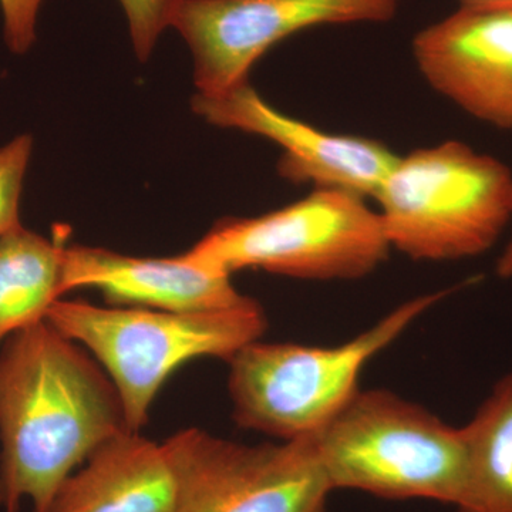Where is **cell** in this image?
I'll return each mask as SVG.
<instances>
[{"label": "cell", "instance_id": "6da1fadb", "mask_svg": "<svg viewBox=\"0 0 512 512\" xmlns=\"http://www.w3.org/2000/svg\"><path fill=\"white\" fill-rule=\"evenodd\" d=\"M79 343L47 320L0 352V480L5 512L52 511L57 491L97 448L127 431L119 393Z\"/></svg>", "mask_w": 512, "mask_h": 512}, {"label": "cell", "instance_id": "7a4b0ae2", "mask_svg": "<svg viewBox=\"0 0 512 512\" xmlns=\"http://www.w3.org/2000/svg\"><path fill=\"white\" fill-rule=\"evenodd\" d=\"M330 490L456 507L467 473L463 427L384 389L359 390L309 436Z\"/></svg>", "mask_w": 512, "mask_h": 512}, {"label": "cell", "instance_id": "3957f363", "mask_svg": "<svg viewBox=\"0 0 512 512\" xmlns=\"http://www.w3.org/2000/svg\"><path fill=\"white\" fill-rule=\"evenodd\" d=\"M47 322L79 343L106 370L123 404L127 429L140 433L151 404L178 367L200 357L231 359L262 339L264 309L255 299L211 312H168L57 299Z\"/></svg>", "mask_w": 512, "mask_h": 512}, {"label": "cell", "instance_id": "277c9868", "mask_svg": "<svg viewBox=\"0 0 512 512\" xmlns=\"http://www.w3.org/2000/svg\"><path fill=\"white\" fill-rule=\"evenodd\" d=\"M390 248L414 261L474 258L512 221V173L461 141L397 157L373 198Z\"/></svg>", "mask_w": 512, "mask_h": 512}, {"label": "cell", "instance_id": "5b68a950", "mask_svg": "<svg viewBox=\"0 0 512 512\" xmlns=\"http://www.w3.org/2000/svg\"><path fill=\"white\" fill-rule=\"evenodd\" d=\"M450 291L402 303L372 328L336 346L268 343L262 339L235 353L228 392L235 423L279 440L322 430L359 393L367 363Z\"/></svg>", "mask_w": 512, "mask_h": 512}, {"label": "cell", "instance_id": "8992f818", "mask_svg": "<svg viewBox=\"0 0 512 512\" xmlns=\"http://www.w3.org/2000/svg\"><path fill=\"white\" fill-rule=\"evenodd\" d=\"M342 188L315 190L268 214L224 218L183 254L232 275L244 269L313 281H352L375 272L390 248L379 212Z\"/></svg>", "mask_w": 512, "mask_h": 512}, {"label": "cell", "instance_id": "52a82bcc", "mask_svg": "<svg viewBox=\"0 0 512 512\" xmlns=\"http://www.w3.org/2000/svg\"><path fill=\"white\" fill-rule=\"evenodd\" d=\"M164 446L175 512H325L333 493L309 437L249 446L191 427Z\"/></svg>", "mask_w": 512, "mask_h": 512}, {"label": "cell", "instance_id": "ba28073f", "mask_svg": "<svg viewBox=\"0 0 512 512\" xmlns=\"http://www.w3.org/2000/svg\"><path fill=\"white\" fill-rule=\"evenodd\" d=\"M406 0H177L170 26L184 37L202 96L248 82L262 56L303 30L387 23Z\"/></svg>", "mask_w": 512, "mask_h": 512}, {"label": "cell", "instance_id": "9c48e42d", "mask_svg": "<svg viewBox=\"0 0 512 512\" xmlns=\"http://www.w3.org/2000/svg\"><path fill=\"white\" fill-rule=\"evenodd\" d=\"M192 110L207 123L274 141L284 151L279 173L293 183L342 188L375 198L397 156L373 138L332 134L276 110L251 84L220 96L195 94Z\"/></svg>", "mask_w": 512, "mask_h": 512}, {"label": "cell", "instance_id": "30bf717a", "mask_svg": "<svg viewBox=\"0 0 512 512\" xmlns=\"http://www.w3.org/2000/svg\"><path fill=\"white\" fill-rule=\"evenodd\" d=\"M424 80L461 110L512 130V9L468 8L414 36Z\"/></svg>", "mask_w": 512, "mask_h": 512}, {"label": "cell", "instance_id": "8fae6325", "mask_svg": "<svg viewBox=\"0 0 512 512\" xmlns=\"http://www.w3.org/2000/svg\"><path fill=\"white\" fill-rule=\"evenodd\" d=\"M92 288L114 306L168 312H211L249 301L231 275L174 258H138L104 248L64 247L62 291Z\"/></svg>", "mask_w": 512, "mask_h": 512}, {"label": "cell", "instance_id": "7c38bea8", "mask_svg": "<svg viewBox=\"0 0 512 512\" xmlns=\"http://www.w3.org/2000/svg\"><path fill=\"white\" fill-rule=\"evenodd\" d=\"M177 501L164 443L127 430L64 481L50 512H175Z\"/></svg>", "mask_w": 512, "mask_h": 512}, {"label": "cell", "instance_id": "4fadbf2b", "mask_svg": "<svg viewBox=\"0 0 512 512\" xmlns=\"http://www.w3.org/2000/svg\"><path fill=\"white\" fill-rule=\"evenodd\" d=\"M467 473L457 512H512V370L463 427Z\"/></svg>", "mask_w": 512, "mask_h": 512}, {"label": "cell", "instance_id": "5bb4252c", "mask_svg": "<svg viewBox=\"0 0 512 512\" xmlns=\"http://www.w3.org/2000/svg\"><path fill=\"white\" fill-rule=\"evenodd\" d=\"M64 245L25 227L0 238V343L62 298Z\"/></svg>", "mask_w": 512, "mask_h": 512}, {"label": "cell", "instance_id": "9a60e30c", "mask_svg": "<svg viewBox=\"0 0 512 512\" xmlns=\"http://www.w3.org/2000/svg\"><path fill=\"white\" fill-rule=\"evenodd\" d=\"M33 153V138L22 134L0 147V238L22 227L20 198Z\"/></svg>", "mask_w": 512, "mask_h": 512}, {"label": "cell", "instance_id": "2e32d148", "mask_svg": "<svg viewBox=\"0 0 512 512\" xmlns=\"http://www.w3.org/2000/svg\"><path fill=\"white\" fill-rule=\"evenodd\" d=\"M126 13L134 52L146 62L157 45L158 37L170 26L177 0H119Z\"/></svg>", "mask_w": 512, "mask_h": 512}, {"label": "cell", "instance_id": "e0dca14e", "mask_svg": "<svg viewBox=\"0 0 512 512\" xmlns=\"http://www.w3.org/2000/svg\"><path fill=\"white\" fill-rule=\"evenodd\" d=\"M43 0H0L3 36L10 52L25 55L36 42L37 15Z\"/></svg>", "mask_w": 512, "mask_h": 512}, {"label": "cell", "instance_id": "ac0fdd59", "mask_svg": "<svg viewBox=\"0 0 512 512\" xmlns=\"http://www.w3.org/2000/svg\"><path fill=\"white\" fill-rule=\"evenodd\" d=\"M495 274L501 279H512V235L505 244L503 252L498 256Z\"/></svg>", "mask_w": 512, "mask_h": 512}, {"label": "cell", "instance_id": "d6986e66", "mask_svg": "<svg viewBox=\"0 0 512 512\" xmlns=\"http://www.w3.org/2000/svg\"><path fill=\"white\" fill-rule=\"evenodd\" d=\"M458 3L468 8L512 9V0H458Z\"/></svg>", "mask_w": 512, "mask_h": 512}, {"label": "cell", "instance_id": "ffe728a7", "mask_svg": "<svg viewBox=\"0 0 512 512\" xmlns=\"http://www.w3.org/2000/svg\"><path fill=\"white\" fill-rule=\"evenodd\" d=\"M0 505H3V488H2V480H0Z\"/></svg>", "mask_w": 512, "mask_h": 512}]
</instances>
